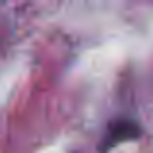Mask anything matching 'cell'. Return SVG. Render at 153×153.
<instances>
[{
	"instance_id": "6da1fadb",
	"label": "cell",
	"mask_w": 153,
	"mask_h": 153,
	"mask_svg": "<svg viewBox=\"0 0 153 153\" xmlns=\"http://www.w3.org/2000/svg\"><path fill=\"white\" fill-rule=\"evenodd\" d=\"M140 134H142V128L134 118H116L112 122H108L107 132L103 134L101 151H108L112 147H116L118 143L136 140L140 138Z\"/></svg>"
}]
</instances>
